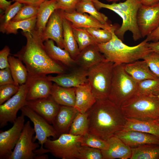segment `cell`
<instances>
[{
	"label": "cell",
	"instance_id": "6da1fadb",
	"mask_svg": "<svg viewBox=\"0 0 159 159\" xmlns=\"http://www.w3.org/2000/svg\"><path fill=\"white\" fill-rule=\"evenodd\" d=\"M22 34L26 38V44L13 55L24 64L29 75L45 76L51 74L65 73V67L49 56L43 41L35 30L31 32L22 31Z\"/></svg>",
	"mask_w": 159,
	"mask_h": 159
},
{
	"label": "cell",
	"instance_id": "7a4b0ae2",
	"mask_svg": "<svg viewBox=\"0 0 159 159\" xmlns=\"http://www.w3.org/2000/svg\"><path fill=\"white\" fill-rule=\"evenodd\" d=\"M88 113V133L107 140L122 130L126 117L121 107L108 98L97 100Z\"/></svg>",
	"mask_w": 159,
	"mask_h": 159
},
{
	"label": "cell",
	"instance_id": "3957f363",
	"mask_svg": "<svg viewBox=\"0 0 159 159\" xmlns=\"http://www.w3.org/2000/svg\"><path fill=\"white\" fill-rule=\"evenodd\" d=\"M117 25L112 28V39L104 43L97 44L100 52L106 59L116 64H125L142 59L149 53L153 51L147 46L145 39L137 45H126L115 33L118 28Z\"/></svg>",
	"mask_w": 159,
	"mask_h": 159
},
{
	"label": "cell",
	"instance_id": "277c9868",
	"mask_svg": "<svg viewBox=\"0 0 159 159\" xmlns=\"http://www.w3.org/2000/svg\"><path fill=\"white\" fill-rule=\"evenodd\" d=\"M94 4L98 10L105 8L111 10L122 18L121 25L117 29L115 33L122 41L125 33L128 31L132 34L133 39L137 41L142 38L137 23L138 10L142 4L139 0H125L122 2L106 4L99 0H93Z\"/></svg>",
	"mask_w": 159,
	"mask_h": 159
},
{
	"label": "cell",
	"instance_id": "5b68a950",
	"mask_svg": "<svg viewBox=\"0 0 159 159\" xmlns=\"http://www.w3.org/2000/svg\"><path fill=\"white\" fill-rule=\"evenodd\" d=\"M138 82L125 70L123 64H114L108 99L121 107L135 96Z\"/></svg>",
	"mask_w": 159,
	"mask_h": 159
},
{
	"label": "cell",
	"instance_id": "8992f818",
	"mask_svg": "<svg viewBox=\"0 0 159 159\" xmlns=\"http://www.w3.org/2000/svg\"><path fill=\"white\" fill-rule=\"evenodd\" d=\"M121 107L126 118L142 120L159 118V100L156 95H136Z\"/></svg>",
	"mask_w": 159,
	"mask_h": 159
},
{
	"label": "cell",
	"instance_id": "52a82bcc",
	"mask_svg": "<svg viewBox=\"0 0 159 159\" xmlns=\"http://www.w3.org/2000/svg\"><path fill=\"white\" fill-rule=\"evenodd\" d=\"M114 64L112 62L105 60L87 69L88 82L97 100L108 98Z\"/></svg>",
	"mask_w": 159,
	"mask_h": 159
},
{
	"label": "cell",
	"instance_id": "ba28073f",
	"mask_svg": "<svg viewBox=\"0 0 159 159\" xmlns=\"http://www.w3.org/2000/svg\"><path fill=\"white\" fill-rule=\"evenodd\" d=\"M82 136L75 135L68 133L61 134L57 139L48 138L44 148L55 157L62 159H78V149Z\"/></svg>",
	"mask_w": 159,
	"mask_h": 159
},
{
	"label": "cell",
	"instance_id": "9c48e42d",
	"mask_svg": "<svg viewBox=\"0 0 159 159\" xmlns=\"http://www.w3.org/2000/svg\"><path fill=\"white\" fill-rule=\"evenodd\" d=\"M21 114L27 117L33 122L35 135L33 140H37L41 145L40 148L37 149L34 153L37 156L42 155L48 153L47 149L44 148V144L50 137L57 138V132L52 125L41 116L38 114L27 106L25 105L21 109Z\"/></svg>",
	"mask_w": 159,
	"mask_h": 159
},
{
	"label": "cell",
	"instance_id": "30bf717a",
	"mask_svg": "<svg viewBox=\"0 0 159 159\" xmlns=\"http://www.w3.org/2000/svg\"><path fill=\"white\" fill-rule=\"evenodd\" d=\"M29 82L19 86L18 92L9 99L0 105V127L14 123L17 118L18 112L25 105Z\"/></svg>",
	"mask_w": 159,
	"mask_h": 159
},
{
	"label": "cell",
	"instance_id": "8fae6325",
	"mask_svg": "<svg viewBox=\"0 0 159 159\" xmlns=\"http://www.w3.org/2000/svg\"><path fill=\"white\" fill-rule=\"evenodd\" d=\"M35 133L34 128L28 121L25 123L20 138L8 159H38L34 151L40 147V144L33 140Z\"/></svg>",
	"mask_w": 159,
	"mask_h": 159
},
{
	"label": "cell",
	"instance_id": "7c38bea8",
	"mask_svg": "<svg viewBox=\"0 0 159 159\" xmlns=\"http://www.w3.org/2000/svg\"><path fill=\"white\" fill-rule=\"evenodd\" d=\"M24 116H18L13 126L0 132V159H8L11 155L20 136L25 124Z\"/></svg>",
	"mask_w": 159,
	"mask_h": 159
},
{
	"label": "cell",
	"instance_id": "4fadbf2b",
	"mask_svg": "<svg viewBox=\"0 0 159 159\" xmlns=\"http://www.w3.org/2000/svg\"><path fill=\"white\" fill-rule=\"evenodd\" d=\"M137 19L142 38L147 37L159 26V3L150 6L142 4Z\"/></svg>",
	"mask_w": 159,
	"mask_h": 159
},
{
	"label": "cell",
	"instance_id": "5bb4252c",
	"mask_svg": "<svg viewBox=\"0 0 159 159\" xmlns=\"http://www.w3.org/2000/svg\"><path fill=\"white\" fill-rule=\"evenodd\" d=\"M63 11L55 10L52 14L41 38L44 42L48 39L55 42L57 45L64 49L63 38Z\"/></svg>",
	"mask_w": 159,
	"mask_h": 159
},
{
	"label": "cell",
	"instance_id": "9a60e30c",
	"mask_svg": "<svg viewBox=\"0 0 159 159\" xmlns=\"http://www.w3.org/2000/svg\"><path fill=\"white\" fill-rule=\"evenodd\" d=\"M131 148L147 144L159 145V138L151 134L135 130H121L115 134Z\"/></svg>",
	"mask_w": 159,
	"mask_h": 159
},
{
	"label": "cell",
	"instance_id": "2e32d148",
	"mask_svg": "<svg viewBox=\"0 0 159 159\" xmlns=\"http://www.w3.org/2000/svg\"><path fill=\"white\" fill-rule=\"evenodd\" d=\"M87 70L79 67L68 73L58 74L55 76H47L48 80L61 86L65 87H76L88 82Z\"/></svg>",
	"mask_w": 159,
	"mask_h": 159
},
{
	"label": "cell",
	"instance_id": "e0dca14e",
	"mask_svg": "<svg viewBox=\"0 0 159 159\" xmlns=\"http://www.w3.org/2000/svg\"><path fill=\"white\" fill-rule=\"evenodd\" d=\"M28 80L27 101L46 97L50 95L53 84L47 76L32 77L29 75Z\"/></svg>",
	"mask_w": 159,
	"mask_h": 159
},
{
	"label": "cell",
	"instance_id": "ac0fdd59",
	"mask_svg": "<svg viewBox=\"0 0 159 159\" xmlns=\"http://www.w3.org/2000/svg\"><path fill=\"white\" fill-rule=\"evenodd\" d=\"M62 14L63 17L71 23L73 28H96L111 29L116 25L103 24L92 16L76 10L70 13L63 11Z\"/></svg>",
	"mask_w": 159,
	"mask_h": 159
},
{
	"label": "cell",
	"instance_id": "d6986e66",
	"mask_svg": "<svg viewBox=\"0 0 159 159\" xmlns=\"http://www.w3.org/2000/svg\"><path fill=\"white\" fill-rule=\"evenodd\" d=\"M25 105L44 118L49 123H52L60 106L50 95L46 97L26 101Z\"/></svg>",
	"mask_w": 159,
	"mask_h": 159
},
{
	"label": "cell",
	"instance_id": "ffe728a7",
	"mask_svg": "<svg viewBox=\"0 0 159 159\" xmlns=\"http://www.w3.org/2000/svg\"><path fill=\"white\" fill-rule=\"evenodd\" d=\"M78 112L73 107L60 105L51 123L57 132V138L62 134L67 133Z\"/></svg>",
	"mask_w": 159,
	"mask_h": 159
},
{
	"label": "cell",
	"instance_id": "44dd1931",
	"mask_svg": "<svg viewBox=\"0 0 159 159\" xmlns=\"http://www.w3.org/2000/svg\"><path fill=\"white\" fill-rule=\"evenodd\" d=\"M107 141L109 144L108 148L106 150H101L103 159L130 158L131 148L118 138L114 135Z\"/></svg>",
	"mask_w": 159,
	"mask_h": 159
},
{
	"label": "cell",
	"instance_id": "7402d4cb",
	"mask_svg": "<svg viewBox=\"0 0 159 159\" xmlns=\"http://www.w3.org/2000/svg\"><path fill=\"white\" fill-rule=\"evenodd\" d=\"M75 108L79 112L84 113L94 104L97 99L89 82L75 87Z\"/></svg>",
	"mask_w": 159,
	"mask_h": 159
},
{
	"label": "cell",
	"instance_id": "603a6c76",
	"mask_svg": "<svg viewBox=\"0 0 159 159\" xmlns=\"http://www.w3.org/2000/svg\"><path fill=\"white\" fill-rule=\"evenodd\" d=\"M105 60L97 44L90 45L85 48L80 52L75 61L79 67L87 70Z\"/></svg>",
	"mask_w": 159,
	"mask_h": 159
},
{
	"label": "cell",
	"instance_id": "cb8c5ba5",
	"mask_svg": "<svg viewBox=\"0 0 159 159\" xmlns=\"http://www.w3.org/2000/svg\"><path fill=\"white\" fill-rule=\"evenodd\" d=\"M123 65L126 72L138 82L146 80L158 78L151 71L147 63L144 60H139Z\"/></svg>",
	"mask_w": 159,
	"mask_h": 159
},
{
	"label": "cell",
	"instance_id": "d4e9b609",
	"mask_svg": "<svg viewBox=\"0 0 159 159\" xmlns=\"http://www.w3.org/2000/svg\"><path fill=\"white\" fill-rule=\"evenodd\" d=\"M44 44L47 53L54 61L65 67H71L76 64L75 61L69 53L64 49L56 46L53 40H46L44 42Z\"/></svg>",
	"mask_w": 159,
	"mask_h": 159
},
{
	"label": "cell",
	"instance_id": "484cf974",
	"mask_svg": "<svg viewBox=\"0 0 159 159\" xmlns=\"http://www.w3.org/2000/svg\"><path fill=\"white\" fill-rule=\"evenodd\" d=\"M122 130L139 131L159 138V122L158 120H142L126 118V122Z\"/></svg>",
	"mask_w": 159,
	"mask_h": 159
},
{
	"label": "cell",
	"instance_id": "4316f807",
	"mask_svg": "<svg viewBox=\"0 0 159 159\" xmlns=\"http://www.w3.org/2000/svg\"><path fill=\"white\" fill-rule=\"evenodd\" d=\"M50 95L59 105L74 107L76 100L75 87H65L54 83Z\"/></svg>",
	"mask_w": 159,
	"mask_h": 159
},
{
	"label": "cell",
	"instance_id": "83f0119b",
	"mask_svg": "<svg viewBox=\"0 0 159 159\" xmlns=\"http://www.w3.org/2000/svg\"><path fill=\"white\" fill-rule=\"evenodd\" d=\"M57 8L56 0H47L39 6L35 30L41 37L45 31L50 16Z\"/></svg>",
	"mask_w": 159,
	"mask_h": 159
},
{
	"label": "cell",
	"instance_id": "f1b7e54d",
	"mask_svg": "<svg viewBox=\"0 0 159 159\" xmlns=\"http://www.w3.org/2000/svg\"><path fill=\"white\" fill-rule=\"evenodd\" d=\"M64 49L69 54L72 58L76 59L80 51L74 34L71 23L64 17L63 19Z\"/></svg>",
	"mask_w": 159,
	"mask_h": 159
},
{
	"label": "cell",
	"instance_id": "f546056e",
	"mask_svg": "<svg viewBox=\"0 0 159 159\" xmlns=\"http://www.w3.org/2000/svg\"><path fill=\"white\" fill-rule=\"evenodd\" d=\"M8 61L14 84L19 86L25 84L27 80L29 74L23 62L14 55H9Z\"/></svg>",
	"mask_w": 159,
	"mask_h": 159
},
{
	"label": "cell",
	"instance_id": "4dcf8cb0",
	"mask_svg": "<svg viewBox=\"0 0 159 159\" xmlns=\"http://www.w3.org/2000/svg\"><path fill=\"white\" fill-rule=\"evenodd\" d=\"M131 149L130 159H159V145L147 144Z\"/></svg>",
	"mask_w": 159,
	"mask_h": 159
},
{
	"label": "cell",
	"instance_id": "1f68e13d",
	"mask_svg": "<svg viewBox=\"0 0 159 159\" xmlns=\"http://www.w3.org/2000/svg\"><path fill=\"white\" fill-rule=\"evenodd\" d=\"M76 11L80 13H88L103 24H109L107 17L98 11L92 0H80L76 5Z\"/></svg>",
	"mask_w": 159,
	"mask_h": 159
},
{
	"label": "cell",
	"instance_id": "d6a6232c",
	"mask_svg": "<svg viewBox=\"0 0 159 159\" xmlns=\"http://www.w3.org/2000/svg\"><path fill=\"white\" fill-rule=\"evenodd\" d=\"M88 132V113L78 112L70 127L68 133L75 135L83 136Z\"/></svg>",
	"mask_w": 159,
	"mask_h": 159
},
{
	"label": "cell",
	"instance_id": "836d02e7",
	"mask_svg": "<svg viewBox=\"0 0 159 159\" xmlns=\"http://www.w3.org/2000/svg\"><path fill=\"white\" fill-rule=\"evenodd\" d=\"M37 16L30 19L19 21H11L7 26L5 31L7 34H16L19 29L24 32H31L35 29Z\"/></svg>",
	"mask_w": 159,
	"mask_h": 159
},
{
	"label": "cell",
	"instance_id": "e575fe53",
	"mask_svg": "<svg viewBox=\"0 0 159 159\" xmlns=\"http://www.w3.org/2000/svg\"><path fill=\"white\" fill-rule=\"evenodd\" d=\"M73 30L80 52L89 45L97 44L86 28H73Z\"/></svg>",
	"mask_w": 159,
	"mask_h": 159
},
{
	"label": "cell",
	"instance_id": "d590c367",
	"mask_svg": "<svg viewBox=\"0 0 159 159\" xmlns=\"http://www.w3.org/2000/svg\"><path fill=\"white\" fill-rule=\"evenodd\" d=\"M159 92V78L146 80L138 82L136 95H157Z\"/></svg>",
	"mask_w": 159,
	"mask_h": 159
},
{
	"label": "cell",
	"instance_id": "8d00e7d4",
	"mask_svg": "<svg viewBox=\"0 0 159 159\" xmlns=\"http://www.w3.org/2000/svg\"><path fill=\"white\" fill-rule=\"evenodd\" d=\"M24 5L18 2H15L0 16V31L5 33L6 29L13 19Z\"/></svg>",
	"mask_w": 159,
	"mask_h": 159
},
{
	"label": "cell",
	"instance_id": "74e56055",
	"mask_svg": "<svg viewBox=\"0 0 159 159\" xmlns=\"http://www.w3.org/2000/svg\"><path fill=\"white\" fill-rule=\"evenodd\" d=\"M80 145L103 150H106L108 148L109 144L107 140L102 139L88 132L82 136Z\"/></svg>",
	"mask_w": 159,
	"mask_h": 159
},
{
	"label": "cell",
	"instance_id": "f35d334b",
	"mask_svg": "<svg viewBox=\"0 0 159 159\" xmlns=\"http://www.w3.org/2000/svg\"><path fill=\"white\" fill-rule=\"evenodd\" d=\"M86 29L93 37L97 44L106 43L109 41L112 38V29H108L100 28H90Z\"/></svg>",
	"mask_w": 159,
	"mask_h": 159
},
{
	"label": "cell",
	"instance_id": "ab89813d",
	"mask_svg": "<svg viewBox=\"0 0 159 159\" xmlns=\"http://www.w3.org/2000/svg\"><path fill=\"white\" fill-rule=\"evenodd\" d=\"M78 159H103L101 150L85 146L80 145Z\"/></svg>",
	"mask_w": 159,
	"mask_h": 159
},
{
	"label": "cell",
	"instance_id": "60d3db41",
	"mask_svg": "<svg viewBox=\"0 0 159 159\" xmlns=\"http://www.w3.org/2000/svg\"><path fill=\"white\" fill-rule=\"evenodd\" d=\"M39 7L24 5L11 21H17L25 20L37 16Z\"/></svg>",
	"mask_w": 159,
	"mask_h": 159
},
{
	"label": "cell",
	"instance_id": "b9f144b4",
	"mask_svg": "<svg viewBox=\"0 0 159 159\" xmlns=\"http://www.w3.org/2000/svg\"><path fill=\"white\" fill-rule=\"evenodd\" d=\"M142 59L146 62L153 74L159 78V54L151 52L146 55Z\"/></svg>",
	"mask_w": 159,
	"mask_h": 159
},
{
	"label": "cell",
	"instance_id": "7bdbcfd3",
	"mask_svg": "<svg viewBox=\"0 0 159 159\" xmlns=\"http://www.w3.org/2000/svg\"><path fill=\"white\" fill-rule=\"evenodd\" d=\"M19 86L14 84L0 86V105L15 95L18 91Z\"/></svg>",
	"mask_w": 159,
	"mask_h": 159
},
{
	"label": "cell",
	"instance_id": "ee69618b",
	"mask_svg": "<svg viewBox=\"0 0 159 159\" xmlns=\"http://www.w3.org/2000/svg\"><path fill=\"white\" fill-rule=\"evenodd\" d=\"M57 9L70 13L76 10V5L80 0H56Z\"/></svg>",
	"mask_w": 159,
	"mask_h": 159
},
{
	"label": "cell",
	"instance_id": "f6af8a7d",
	"mask_svg": "<svg viewBox=\"0 0 159 159\" xmlns=\"http://www.w3.org/2000/svg\"><path fill=\"white\" fill-rule=\"evenodd\" d=\"M11 84H15L9 67L1 69L0 86Z\"/></svg>",
	"mask_w": 159,
	"mask_h": 159
},
{
	"label": "cell",
	"instance_id": "bcb514c9",
	"mask_svg": "<svg viewBox=\"0 0 159 159\" xmlns=\"http://www.w3.org/2000/svg\"><path fill=\"white\" fill-rule=\"evenodd\" d=\"M10 54V49L7 46L0 51V69L9 67L8 58Z\"/></svg>",
	"mask_w": 159,
	"mask_h": 159
},
{
	"label": "cell",
	"instance_id": "7dc6e473",
	"mask_svg": "<svg viewBox=\"0 0 159 159\" xmlns=\"http://www.w3.org/2000/svg\"><path fill=\"white\" fill-rule=\"evenodd\" d=\"M47 0H12V1L17 2L24 5H27L39 7L43 2Z\"/></svg>",
	"mask_w": 159,
	"mask_h": 159
},
{
	"label": "cell",
	"instance_id": "c3c4849f",
	"mask_svg": "<svg viewBox=\"0 0 159 159\" xmlns=\"http://www.w3.org/2000/svg\"><path fill=\"white\" fill-rule=\"evenodd\" d=\"M147 41L156 42L159 40V26L146 37Z\"/></svg>",
	"mask_w": 159,
	"mask_h": 159
},
{
	"label": "cell",
	"instance_id": "681fc988",
	"mask_svg": "<svg viewBox=\"0 0 159 159\" xmlns=\"http://www.w3.org/2000/svg\"><path fill=\"white\" fill-rule=\"evenodd\" d=\"M147 46L153 51L159 54V40L155 42H148Z\"/></svg>",
	"mask_w": 159,
	"mask_h": 159
},
{
	"label": "cell",
	"instance_id": "f907efd6",
	"mask_svg": "<svg viewBox=\"0 0 159 159\" xmlns=\"http://www.w3.org/2000/svg\"><path fill=\"white\" fill-rule=\"evenodd\" d=\"M11 1H8L6 0H0V8L3 11H5L11 4Z\"/></svg>",
	"mask_w": 159,
	"mask_h": 159
},
{
	"label": "cell",
	"instance_id": "816d5d0a",
	"mask_svg": "<svg viewBox=\"0 0 159 159\" xmlns=\"http://www.w3.org/2000/svg\"><path fill=\"white\" fill-rule=\"evenodd\" d=\"M143 5L150 6L157 4L158 2L157 0H139Z\"/></svg>",
	"mask_w": 159,
	"mask_h": 159
},
{
	"label": "cell",
	"instance_id": "f5cc1de1",
	"mask_svg": "<svg viewBox=\"0 0 159 159\" xmlns=\"http://www.w3.org/2000/svg\"><path fill=\"white\" fill-rule=\"evenodd\" d=\"M106 1L109 2L113 3H117L119 1H124L125 0H105Z\"/></svg>",
	"mask_w": 159,
	"mask_h": 159
},
{
	"label": "cell",
	"instance_id": "db71d44e",
	"mask_svg": "<svg viewBox=\"0 0 159 159\" xmlns=\"http://www.w3.org/2000/svg\"><path fill=\"white\" fill-rule=\"evenodd\" d=\"M157 96L159 100V92L158 94L157 95Z\"/></svg>",
	"mask_w": 159,
	"mask_h": 159
},
{
	"label": "cell",
	"instance_id": "11a10c76",
	"mask_svg": "<svg viewBox=\"0 0 159 159\" xmlns=\"http://www.w3.org/2000/svg\"><path fill=\"white\" fill-rule=\"evenodd\" d=\"M158 3H159V0H157Z\"/></svg>",
	"mask_w": 159,
	"mask_h": 159
},
{
	"label": "cell",
	"instance_id": "9f6ffc18",
	"mask_svg": "<svg viewBox=\"0 0 159 159\" xmlns=\"http://www.w3.org/2000/svg\"><path fill=\"white\" fill-rule=\"evenodd\" d=\"M158 120L159 122V118Z\"/></svg>",
	"mask_w": 159,
	"mask_h": 159
},
{
	"label": "cell",
	"instance_id": "6f0895ef",
	"mask_svg": "<svg viewBox=\"0 0 159 159\" xmlns=\"http://www.w3.org/2000/svg\"></svg>",
	"mask_w": 159,
	"mask_h": 159
}]
</instances>
